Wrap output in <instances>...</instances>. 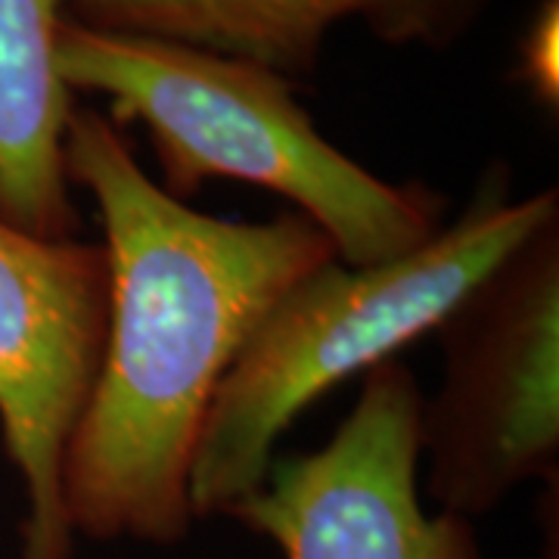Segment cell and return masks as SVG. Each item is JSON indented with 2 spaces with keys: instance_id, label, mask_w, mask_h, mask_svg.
Masks as SVG:
<instances>
[{
  "instance_id": "6",
  "label": "cell",
  "mask_w": 559,
  "mask_h": 559,
  "mask_svg": "<svg viewBox=\"0 0 559 559\" xmlns=\"http://www.w3.org/2000/svg\"><path fill=\"white\" fill-rule=\"evenodd\" d=\"M419 392L404 360L364 373L352 414L323 448L274 460L227 516L286 559H481L473 522L419 498Z\"/></svg>"
},
{
  "instance_id": "7",
  "label": "cell",
  "mask_w": 559,
  "mask_h": 559,
  "mask_svg": "<svg viewBox=\"0 0 559 559\" xmlns=\"http://www.w3.org/2000/svg\"><path fill=\"white\" fill-rule=\"evenodd\" d=\"M488 0H66V20L97 32L175 40L255 62L289 84L318 75L330 32L358 20L392 47L448 50Z\"/></svg>"
},
{
  "instance_id": "8",
  "label": "cell",
  "mask_w": 559,
  "mask_h": 559,
  "mask_svg": "<svg viewBox=\"0 0 559 559\" xmlns=\"http://www.w3.org/2000/svg\"><path fill=\"white\" fill-rule=\"evenodd\" d=\"M66 0H0V218L44 240H75L62 140L75 94L57 72Z\"/></svg>"
},
{
  "instance_id": "2",
  "label": "cell",
  "mask_w": 559,
  "mask_h": 559,
  "mask_svg": "<svg viewBox=\"0 0 559 559\" xmlns=\"http://www.w3.org/2000/svg\"><path fill=\"white\" fill-rule=\"evenodd\" d=\"M57 72L72 94L106 97L119 128H146L156 183L178 202L209 180L264 187L314 221L352 267L401 259L444 224L441 193L370 175L314 128L296 84L264 66L62 20Z\"/></svg>"
},
{
  "instance_id": "1",
  "label": "cell",
  "mask_w": 559,
  "mask_h": 559,
  "mask_svg": "<svg viewBox=\"0 0 559 559\" xmlns=\"http://www.w3.org/2000/svg\"><path fill=\"white\" fill-rule=\"evenodd\" d=\"M62 162L97 202L109 259L106 348L62 460L66 522L94 540L175 544L193 525L190 466L221 380L267 308L336 249L299 212L227 221L168 197L91 106L75 103Z\"/></svg>"
},
{
  "instance_id": "3",
  "label": "cell",
  "mask_w": 559,
  "mask_h": 559,
  "mask_svg": "<svg viewBox=\"0 0 559 559\" xmlns=\"http://www.w3.org/2000/svg\"><path fill=\"white\" fill-rule=\"evenodd\" d=\"M550 218L557 190L513 200L510 168L495 162L457 218L414 252L367 267L333 259L296 280L242 342L205 414L190 466L193 520L227 516L255 495L280 439L314 401L436 333L463 293Z\"/></svg>"
},
{
  "instance_id": "9",
  "label": "cell",
  "mask_w": 559,
  "mask_h": 559,
  "mask_svg": "<svg viewBox=\"0 0 559 559\" xmlns=\"http://www.w3.org/2000/svg\"><path fill=\"white\" fill-rule=\"evenodd\" d=\"M516 79L528 87V94L557 109L559 103V3L544 0L528 22L520 44V66Z\"/></svg>"
},
{
  "instance_id": "4",
  "label": "cell",
  "mask_w": 559,
  "mask_h": 559,
  "mask_svg": "<svg viewBox=\"0 0 559 559\" xmlns=\"http://www.w3.org/2000/svg\"><path fill=\"white\" fill-rule=\"evenodd\" d=\"M441 382L419 404L426 495L485 516L559 479V218L520 240L439 323Z\"/></svg>"
},
{
  "instance_id": "5",
  "label": "cell",
  "mask_w": 559,
  "mask_h": 559,
  "mask_svg": "<svg viewBox=\"0 0 559 559\" xmlns=\"http://www.w3.org/2000/svg\"><path fill=\"white\" fill-rule=\"evenodd\" d=\"M109 259L0 218V436L25 495L20 559H72L62 460L100 370Z\"/></svg>"
}]
</instances>
